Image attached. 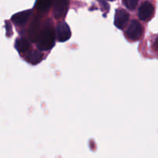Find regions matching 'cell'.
<instances>
[{
  "instance_id": "obj_1",
  "label": "cell",
  "mask_w": 158,
  "mask_h": 158,
  "mask_svg": "<svg viewBox=\"0 0 158 158\" xmlns=\"http://www.w3.org/2000/svg\"><path fill=\"white\" fill-rule=\"evenodd\" d=\"M37 47L43 51H48L55 45V32L50 23H46L40 30L37 39Z\"/></svg>"
},
{
  "instance_id": "obj_2",
  "label": "cell",
  "mask_w": 158,
  "mask_h": 158,
  "mask_svg": "<svg viewBox=\"0 0 158 158\" xmlns=\"http://www.w3.org/2000/svg\"><path fill=\"white\" fill-rule=\"evenodd\" d=\"M143 29L142 25L138 21L133 20L126 30V35L133 41L140 40L143 35Z\"/></svg>"
},
{
  "instance_id": "obj_3",
  "label": "cell",
  "mask_w": 158,
  "mask_h": 158,
  "mask_svg": "<svg viewBox=\"0 0 158 158\" xmlns=\"http://www.w3.org/2000/svg\"><path fill=\"white\" fill-rule=\"evenodd\" d=\"M69 9L68 0H55L53 4V16L57 19L66 16Z\"/></svg>"
},
{
  "instance_id": "obj_4",
  "label": "cell",
  "mask_w": 158,
  "mask_h": 158,
  "mask_svg": "<svg viewBox=\"0 0 158 158\" xmlns=\"http://www.w3.org/2000/svg\"><path fill=\"white\" fill-rule=\"evenodd\" d=\"M56 38L59 42H66L71 37V30L69 25L66 23H60L56 28Z\"/></svg>"
},
{
  "instance_id": "obj_5",
  "label": "cell",
  "mask_w": 158,
  "mask_h": 158,
  "mask_svg": "<svg viewBox=\"0 0 158 158\" xmlns=\"http://www.w3.org/2000/svg\"><path fill=\"white\" fill-rule=\"evenodd\" d=\"M154 13V7L150 2H144L139 8L138 16L142 21L149 20Z\"/></svg>"
},
{
  "instance_id": "obj_6",
  "label": "cell",
  "mask_w": 158,
  "mask_h": 158,
  "mask_svg": "<svg viewBox=\"0 0 158 158\" xmlns=\"http://www.w3.org/2000/svg\"><path fill=\"white\" fill-rule=\"evenodd\" d=\"M130 15L126 10L123 9H119L116 11L114 17V25L118 29H123L129 20Z\"/></svg>"
},
{
  "instance_id": "obj_7",
  "label": "cell",
  "mask_w": 158,
  "mask_h": 158,
  "mask_svg": "<svg viewBox=\"0 0 158 158\" xmlns=\"http://www.w3.org/2000/svg\"><path fill=\"white\" fill-rule=\"evenodd\" d=\"M32 15V11L26 10L14 14L12 16V21L15 25H23L27 23Z\"/></svg>"
},
{
  "instance_id": "obj_8",
  "label": "cell",
  "mask_w": 158,
  "mask_h": 158,
  "mask_svg": "<svg viewBox=\"0 0 158 158\" xmlns=\"http://www.w3.org/2000/svg\"><path fill=\"white\" fill-rule=\"evenodd\" d=\"M40 32V20L38 18L34 19L32 22V24L29 26V34L31 40L32 42L37 41Z\"/></svg>"
},
{
  "instance_id": "obj_9",
  "label": "cell",
  "mask_w": 158,
  "mask_h": 158,
  "mask_svg": "<svg viewBox=\"0 0 158 158\" xmlns=\"http://www.w3.org/2000/svg\"><path fill=\"white\" fill-rule=\"evenodd\" d=\"M43 53L38 50H32L30 52H28V53L26 56V60L32 65L40 63L43 60Z\"/></svg>"
},
{
  "instance_id": "obj_10",
  "label": "cell",
  "mask_w": 158,
  "mask_h": 158,
  "mask_svg": "<svg viewBox=\"0 0 158 158\" xmlns=\"http://www.w3.org/2000/svg\"><path fill=\"white\" fill-rule=\"evenodd\" d=\"M15 47L20 54H23L29 52L30 49V44L26 39L19 38L15 41Z\"/></svg>"
},
{
  "instance_id": "obj_11",
  "label": "cell",
  "mask_w": 158,
  "mask_h": 158,
  "mask_svg": "<svg viewBox=\"0 0 158 158\" xmlns=\"http://www.w3.org/2000/svg\"><path fill=\"white\" fill-rule=\"evenodd\" d=\"M54 0H36L35 8L41 12H46L52 6Z\"/></svg>"
},
{
  "instance_id": "obj_12",
  "label": "cell",
  "mask_w": 158,
  "mask_h": 158,
  "mask_svg": "<svg viewBox=\"0 0 158 158\" xmlns=\"http://www.w3.org/2000/svg\"><path fill=\"white\" fill-rule=\"evenodd\" d=\"M123 4L130 10H134L137 6L139 0H123Z\"/></svg>"
},
{
  "instance_id": "obj_13",
  "label": "cell",
  "mask_w": 158,
  "mask_h": 158,
  "mask_svg": "<svg viewBox=\"0 0 158 158\" xmlns=\"http://www.w3.org/2000/svg\"><path fill=\"white\" fill-rule=\"evenodd\" d=\"M6 34L7 36H11L12 35V26H11L10 23L9 22H6Z\"/></svg>"
},
{
  "instance_id": "obj_14",
  "label": "cell",
  "mask_w": 158,
  "mask_h": 158,
  "mask_svg": "<svg viewBox=\"0 0 158 158\" xmlns=\"http://www.w3.org/2000/svg\"><path fill=\"white\" fill-rule=\"evenodd\" d=\"M97 1H99L100 2V3H101V6H103V10L108 11V9H110V6H109V5H108L107 3L104 1V0H97Z\"/></svg>"
},
{
  "instance_id": "obj_15",
  "label": "cell",
  "mask_w": 158,
  "mask_h": 158,
  "mask_svg": "<svg viewBox=\"0 0 158 158\" xmlns=\"http://www.w3.org/2000/svg\"><path fill=\"white\" fill-rule=\"evenodd\" d=\"M154 48H155L156 50L158 51V36L157 37V39L155 40V42H154Z\"/></svg>"
},
{
  "instance_id": "obj_16",
  "label": "cell",
  "mask_w": 158,
  "mask_h": 158,
  "mask_svg": "<svg viewBox=\"0 0 158 158\" xmlns=\"http://www.w3.org/2000/svg\"><path fill=\"white\" fill-rule=\"evenodd\" d=\"M109 1H114V0H109Z\"/></svg>"
}]
</instances>
